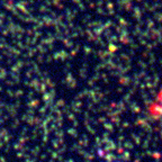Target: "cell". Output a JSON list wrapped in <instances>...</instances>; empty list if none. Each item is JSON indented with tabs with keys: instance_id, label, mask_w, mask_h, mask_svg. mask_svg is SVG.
<instances>
[{
	"instance_id": "1",
	"label": "cell",
	"mask_w": 162,
	"mask_h": 162,
	"mask_svg": "<svg viewBox=\"0 0 162 162\" xmlns=\"http://www.w3.org/2000/svg\"><path fill=\"white\" fill-rule=\"evenodd\" d=\"M148 113L155 121H162V89L157 94V98L148 106Z\"/></svg>"
},
{
	"instance_id": "2",
	"label": "cell",
	"mask_w": 162,
	"mask_h": 162,
	"mask_svg": "<svg viewBox=\"0 0 162 162\" xmlns=\"http://www.w3.org/2000/svg\"><path fill=\"white\" fill-rule=\"evenodd\" d=\"M111 162H121V161H111Z\"/></svg>"
}]
</instances>
